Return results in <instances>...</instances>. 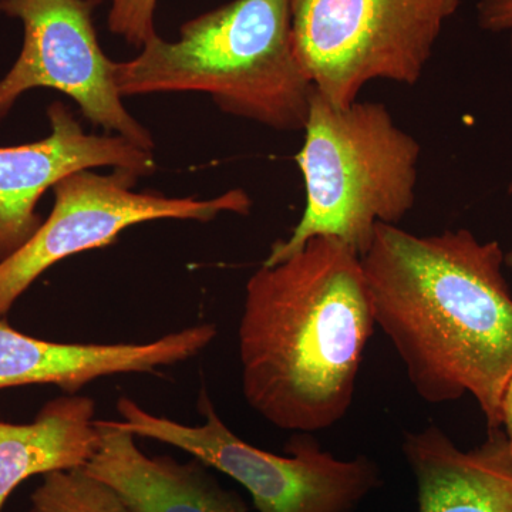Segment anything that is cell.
Instances as JSON below:
<instances>
[{
  "label": "cell",
  "instance_id": "19",
  "mask_svg": "<svg viewBox=\"0 0 512 512\" xmlns=\"http://www.w3.org/2000/svg\"><path fill=\"white\" fill-rule=\"evenodd\" d=\"M510 47H511V52H512V30L510 32ZM508 194L512 195V181H511L510 185H508Z\"/></svg>",
  "mask_w": 512,
  "mask_h": 512
},
{
  "label": "cell",
  "instance_id": "18",
  "mask_svg": "<svg viewBox=\"0 0 512 512\" xmlns=\"http://www.w3.org/2000/svg\"><path fill=\"white\" fill-rule=\"evenodd\" d=\"M504 264L507 265L508 268H510L512 271V248L507 252V254H505Z\"/></svg>",
  "mask_w": 512,
  "mask_h": 512
},
{
  "label": "cell",
  "instance_id": "17",
  "mask_svg": "<svg viewBox=\"0 0 512 512\" xmlns=\"http://www.w3.org/2000/svg\"><path fill=\"white\" fill-rule=\"evenodd\" d=\"M501 429L504 430L512 450V377L505 389L503 402H501Z\"/></svg>",
  "mask_w": 512,
  "mask_h": 512
},
{
  "label": "cell",
  "instance_id": "6",
  "mask_svg": "<svg viewBox=\"0 0 512 512\" xmlns=\"http://www.w3.org/2000/svg\"><path fill=\"white\" fill-rule=\"evenodd\" d=\"M461 0H291L296 55L320 96L357 101L375 80L413 86Z\"/></svg>",
  "mask_w": 512,
  "mask_h": 512
},
{
  "label": "cell",
  "instance_id": "13",
  "mask_svg": "<svg viewBox=\"0 0 512 512\" xmlns=\"http://www.w3.org/2000/svg\"><path fill=\"white\" fill-rule=\"evenodd\" d=\"M96 403L66 394L50 400L28 424L0 421V512L13 491L33 476L84 468L96 454Z\"/></svg>",
  "mask_w": 512,
  "mask_h": 512
},
{
  "label": "cell",
  "instance_id": "4",
  "mask_svg": "<svg viewBox=\"0 0 512 512\" xmlns=\"http://www.w3.org/2000/svg\"><path fill=\"white\" fill-rule=\"evenodd\" d=\"M305 141L295 160L305 183L301 221L276 241L264 265L295 255L309 239L332 237L362 258L377 224L396 225L416 201V138L382 103L333 106L313 90Z\"/></svg>",
  "mask_w": 512,
  "mask_h": 512
},
{
  "label": "cell",
  "instance_id": "15",
  "mask_svg": "<svg viewBox=\"0 0 512 512\" xmlns=\"http://www.w3.org/2000/svg\"><path fill=\"white\" fill-rule=\"evenodd\" d=\"M158 0H111L109 30L128 45L141 49L157 36L154 26Z\"/></svg>",
  "mask_w": 512,
  "mask_h": 512
},
{
  "label": "cell",
  "instance_id": "8",
  "mask_svg": "<svg viewBox=\"0 0 512 512\" xmlns=\"http://www.w3.org/2000/svg\"><path fill=\"white\" fill-rule=\"evenodd\" d=\"M101 0H0V13L19 19L22 52L0 80V123L29 90L52 89L79 104L83 116L107 134L153 150L150 131L123 104L116 62L104 55L93 13Z\"/></svg>",
  "mask_w": 512,
  "mask_h": 512
},
{
  "label": "cell",
  "instance_id": "2",
  "mask_svg": "<svg viewBox=\"0 0 512 512\" xmlns=\"http://www.w3.org/2000/svg\"><path fill=\"white\" fill-rule=\"evenodd\" d=\"M362 259L315 237L285 261L262 265L245 288L238 328L242 392L282 430L315 433L349 412L375 329Z\"/></svg>",
  "mask_w": 512,
  "mask_h": 512
},
{
  "label": "cell",
  "instance_id": "5",
  "mask_svg": "<svg viewBox=\"0 0 512 512\" xmlns=\"http://www.w3.org/2000/svg\"><path fill=\"white\" fill-rule=\"evenodd\" d=\"M197 407L204 424L185 426L123 396L117 402V421L136 437L180 448L234 478L251 494L258 512H352L379 484L373 461L339 460L311 433L293 434L285 446L288 456L252 446L221 420L205 387Z\"/></svg>",
  "mask_w": 512,
  "mask_h": 512
},
{
  "label": "cell",
  "instance_id": "11",
  "mask_svg": "<svg viewBox=\"0 0 512 512\" xmlns=\"http://www.w3.org/2000/svg\"><path fill=\"white\" fill-rule=\"evenodd\" d=\"M100 443L84 471L110 485L137 512H248L241 495L222 487L192 457L148 456L119 421L96 420Z\"/></svg>",
  "mask_w": 512,
  "mask_h": 512
},
{
  "label": "cell",
  "instance_id": "1",
  "mask_svg": "<svg viewBox=\"0 0 512 512\" xmlns=\"http://www.w3.org/2000/svg\"><path fill=\"white\" fill-rule=\"evenodd\" d=\"M375 325L427 403L470 393L488 430L501 429L512 377V295L497 241L468 229L420 237L377 224L362 256Z\"/></svg>",
  "mask_w": 512,
  "mask_h": 512
},
{
  "label": "cell",
  "instance_id": "10",
  "mask_svg": "<svg viewBox=\"0 0 512 512\" xmlns=\"http://www.w3.org/2000/svg\"><path fill=\"white\" fill-rule=\"evenodd\" d=\"M217 335L214 323H202L146 343H59L32 338L0 318V390L53 384L77 394L101 377L157 373L187 362Z\"/></svg>",
  "mask_w": 512,
  "mask_h": 512
},
{
  "label": "cell",
  "instance_id": "3",
  "mask_svg": "<svg viewBox=\"0 0 512 512\" xmlns=\"http://www.w3.org/2000/svg\"><path fill=\"white\" fill-rule=\"evenodd\" d=\"M123 97L205 93L224 113L278 131L305 128L313 84L293 45L291 0H232L116 62Z\"/></svg>",
  "mask_w": 512,
  "mask_h": 512
},
{
  "label": "cell",
  "instance_id": "7",
  "mask_svg": "<svg viewBox=\"0 0 512 512\" xmlns=\"http://www.w3.org/2000/svg\"><path fill=\"white\" fill-rule=\"evenodd\" d=\"M99 174L83 170L52 188L55 205L49 218L19 251L0 262V318L50 266L82 252L109 247L124 229L143 222H208L221 214L248 215L247 192L232 190L210 200L173 198L137 192L140 175L123 168Z\"/></svg>",
  "mask_w": 512,
  "mask_h": 512
},
{
  "label": "cell",
  "instance_id": "12",
  "mask_svg": "<svg viewBox=\"0 0 512 512\" xmlns=\"http://www.w3.org/2000/svg\"><path fill=\"white\" fill-rule=\"evenodd\" d=\"M404 456L419 493V512H512V450L503 429L460 450L436 426L406 433Z\"/></svg>",
  "mask_w": 512,
  "mask_h": 512
},
{
  "label": "cell",
  "instance_id": "16",
  "mask_svg": "<svg viewBox=\"0 0 512 512\" xmlns=\"http://www.w3.org/2000/svg\"><path fill=\"white\" fill-rule=\"evenodd\" d=\"M477 22L487 32H511L512 0H478Z\"/></svg>",
  "mask_w": 512,
  "mask_h": 512
},
{
  "label": "cell",
  "instance_id": "14",
  "mask_svg": "<svg viewBox=\"0 0 512 512\" xmlns=\"http://www.w3.org/2000/svg\"><path fill=\"white\" fill-rule=\"evenodd\" d=\"M28 512H137L116 490L84 468L55 471L30 495Z\"/></svg>",
  "mask_w": 512,
  "mask_h": 512
},
{
  "label": "cell",
  "instance_id": "9",
  "mask_svg": "<svg viewBox=\"0 0 512 512\" xmlns=\"http://www.w3.org/2000/svg\"><path fill=\"white\" fill-rule=\"evenodd\" d=\"M50 134L22 146L0 147V262L19 251L43 224L40 197L67 175L123 168L146 177L156 171L153 150L114 134H87L62 101L47 109Z\"/></svg>",
  "mask_w": 512,
  "mask_h": 512
}]
</instances>
